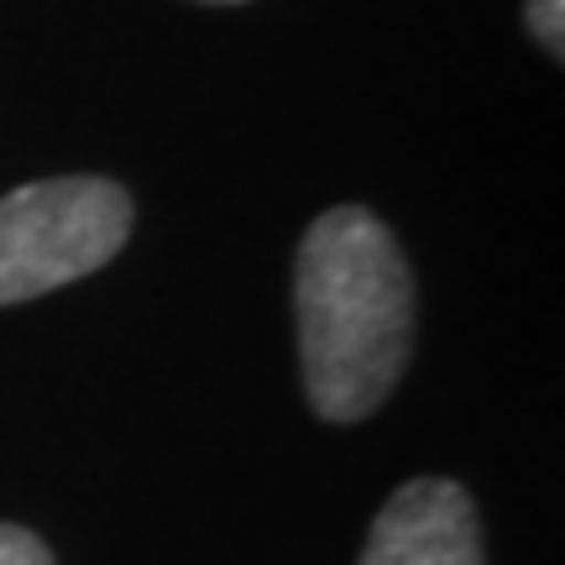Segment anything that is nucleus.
Wrapping results in <instances>:
<instances>
[{"instance_id":"3","label":"nucleus","mask_w":565,"mask_h":565,"mask_svg":"<svg viewBox=\"0 0 565 565\" xmlns=\"http://www.w3.org/2000/svg\"><path fill=\"white\" fill-rule=\"evenodd\" d=\"M356 565H487L471 492L445 477L404 482L372 519Z\"/></svg>"},{"instance_id":"4","label":"nucleus","mask_w":565,"mask_h":565,"mask_svg":"<svg viewBox=\"0 0 565 565\" xmlns=\"http://www.w3.org/2000/svg\"><path fill=\"white\" fill-rule=\"evenodd\" d=\"M529 32L550 58L565 53V0H529Z\"/></svg>"},{"instance_id":"6","label":"nucleus","mask_w":565,"mask_h":565,"mask_svg":"<svg viewBox=\"0 0 565 565\" xmlns=\"http://www.w3.org/2000/svg\"><path fill=\"white\" fill-rule=\"evenodd\" d=\"M204 6H242V0H204Z\"/></svg>"},{"instance_id":"5","label":"nucleus","mask_w":565,"mask_h":565,"mask_svg":"<svg viewBox=\"0 0 565 565\" xmlns=\"http://www.w3.org/2000/svg\"><path fill=\"white\" fill-rule=\"evenodd\" d=\"M0 565H58V561H53V550L42 545L32 529L0 524Z\"/></svg>"},{"instance_id":"1","label":"nucleus","mask_w":565,"mask_h":565,"mask_svg":"<svg viewBox=\"0 0 565 565\" xmlns=\"http://www.w3.org/2000/svg\"><path fill=\"white\" fill-rule=\"evenodd\" d=\"M309 408L356 424L387 404L414 356V273L398 236L362 204H330L294 267Z\"/></svg>"},{"instance_id":"2","label":"nucleus","mask_w":565,"mask_h":565,"mask_svg":"<svg viewBox=\"0 0 565 565\" xmlns=\"http://www.w3.org/2000/svg\"><path fill=\"white\" fill-rule=\"evenodd\" d=\"M131 236V194L116 179L21 183L0 200V303L42 299L105 267Z\"/></svg>"}]
</instances>
